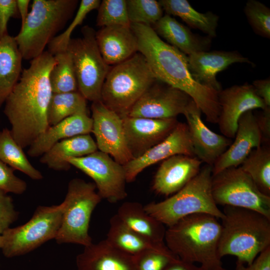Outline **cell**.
I'll use <instances>...</instances> for the list:
<instances>
[{"label":"cell","instance_id":"1","mask_svg":"<svg viewBox=\"0 0 270 270\" xmlns=\"http://www.w3.org/2000/svg\"><path fill=\"white\" fill-rule=\"evenodd\" d=\"M55 64L48 50L31 60L4 102V112L11 124V134L22 148L50 126L48 110L52 92L49 76Z\"/></svg>","mask_w":270,"mask_h":270},{"label":"cell","instance_id":"2","mask_svg":"<svg viewBox=\"0 0 270 270\" xmlns=\"http://www.w3.org/2000/svg\"><path fill=\"white\" fill-rule=\"evenodd\" d=\"M138 52L146 60L155 78L188 95L211 124H217L220 112L218 92L198 82L188 66V56L164 42L150 26L131 24Z\"/></svg>","mask_w":270,"mask_h":270},{"label":"cell","instance_id":"3","mask_svg":"<svg viewBox=\"0 0 270 270\" xmlns=\"http://www.w3.org/2000/svg\"><path fill=\"white\" fill-rule=\"evenodd\" d=\"M218 220L205 214L186 216L167 228L164 243L180 260L212 270L222 265L218 252L221 232Z\"/></svg>","mask_w":270,"mask_h":270},{"label":"cell","instance_id":"4","mask_svg":"<svg viewBox=\"0 0 270 270\" xmlns=\"http://www.w3.org/2000/svg\"><path fill=\"white\" fill-rule=\"evenodd\" d=\"M218 255L232 256L248 265L270 246V218L256 211L224 206Z\"/></svg>","mask_w":270,"mask_h":270},{"label":"cell","instance_id":"5","mask_svg":"<svg viewBox=\"0 0 270 270\" xmlns=\"http://www.w3.org/2000/svg\"><path fill=\"white\" fill-rule=\"evenodd\" d=\"M78 0H34L26 20L14 36L22 58L32 60L40 56L46 46L72 18Z\"/></svg>","mask_w":270,"mask_h":270},{"label":"cell","instance_id":"6","mask_svg":"<svg viewBox=\"0 0 270 270\" xmlns=\"http://www.w3.org/2000/svg\"><path fill=\"white\" fill-rule=\"evenodd\" d=\"M212 166L206 164L179 191L162 201L144 206V210L167 227L194 214H208L220 220L224 214L212 196Z\"/></svg>","mask_w":270,"mask_h":270},{"label":"cell","instance_id":"7","mask_svg":"<svg viewBox=\"0 0 270 270\" xmlns=\"http://www.w3.org/2000/svg\"><path fill=\"white\" fill-rule=\"evenodd\" d=\"M156 80L144 56L137 52L110 68L102 86L101 101L122 118Z\"/></svg>","mask_w":270,"mask_h":270},{"label":"cell","instance_id":"8","mask_svg":"<svg viewBox=\"0 0 270 270\" xmlns=\"http://www.w3.org/2000/svg\"><path fill=\"white\" fill-rule=\"evenodd\" d=\"M94 182L80 178L71 180L62 202L60 226L55 240L58 244H92L88 228L92 213L102 200Z\"/></svg>","mask_w":270,"mask_h":270},{"label":"cell","instance_id":"9","mask_svg":"<svg viewBox=\"0 0 270 270\" xmlns=\"http://www.w3.org/2000/svg\"><path fill=\"white\" fill-rule=\"evenodd\" d=\"M81 32V37L70 40L66 50L72 57L78 92L86 100L100 101L110 66L100 52L94 30L87 25L82 28Z\"/></svg>","mask_w":270,"mask_h":270},{"label":"cell","instance_id":"10","mask_svg":"<svg viewBox=\"0 0 270 270\" xmlns=\"http://www.w3.org/2000/svg\"><path fill=\"white\" fill-rule=\"evenodd\" d=\"M63 208L62 202L58 205L40 206L24 224L6 230L2 234L4 256L12 258L24 255L55 239L60 226Z\"/></svg>","mask_w":270,"mask_h":270},{"label":"cell","instance_id":"11","mask_svg":"<svg viewBox=\"0 0 270 270\" xmlns=\"http://www.w3.org/2000/svg\"><path fill=\"white\" fill-rule=\"evenodd\" d=\"M211 188L217 205L249 209L270 218V196L262 192L240 166L212 175Z\"/></svg>","mask_w":270,"mask_h":270},{"label":"cell","instance_id":"12","mask_svg":"<svg viewBox=\"0 0 270 270\" xmlns=\"http://www.w3.org/2000/svg\"><path fill=\"white\" fill-rule=\"evenodd\" d=\"M68 162L92 178L102 199L114 204L127 196L124 167L108 154L97 150L84 156L69 158Z\"/></svg>","mask_w":270,"mask_h":270},{"label":"cell","instance_id":"13","mask_svg":"<svg viewBox=\"0 0 270 270\" xmlns=\"http://www.w3.org/2000/svg\"><path fill=\"white\" fill-rule=\"evenodd\" d=\"M92 128L98 150L124 166L132 160L126 142L122 118L101 100L92 102Z\"/></svg>","mask_w":270,"mask_h":270},{"label":"cell","instance_id":"14","mask_svg":"<svg viewBox=\"0 0 270 270\" xmlns=\"http://www.w3.org/2000/svg\"><path fill=\"white\" fill-rule=\"evenodd\" d=\"M192 100L184 92L156 80L126 116L155 119L176 118L184 114Z\"/></svg>","mask_w":270,"mask_h":270},{"label":"cell","instance_id":"15","mask_svg":"<svg viewBox=\"0 0 270 270\" xmlns=\"http://www.w3.org/2000/svg\"><path fill=\"white\" fill-rule=\"evenodd\" d=\"M220 112L218 124L222 134L234 138L240 117L245 112L268 107L252 84L234 85L218 92Z\"/></svg>","mask_w":270,"mask_h":270},{"label":"cell","instance_id":"16","mask_svg":"<svg viewBox=\"0 0 270 270\" xmlns=\"http://www.w3.org/2000/svg\"><path fill=\"white\" fill-rule=\"evenodd\" d=\"M176 154L196 156L186 123L178 122L164 140L122 166L126 182H134L146 168Z\"/></svg>","mask_w":270,"mask_h":270},{"label":"cell","instance_id":"17","mask_svg":"<svg viewBox=\"0 0 270 270\" xmlns=\"http://www.w3.org/2000/svg\"><path fill=\"white\" fill-rule=\"evenodd\" d=\"M122 118L127 146L134 158L164 140L179 122L176 118L155 119L127 116Z\"/></svg>","mask_w":270,"mask_h":270},{"label":"cell","instance_id":"18","mask_svg":"<svg viewBox=\"0 0 270 270\" xmlns=\"http://www.w3.org/2000/svg\"><path fill=\"white\" fill-rule=\"evenodd\" d=\"M202 112L192 100L183 115L186 120L195 156L202 162L212 166L227 150L232 139L210 130L202 119Z\"/></svg>","mask_w":270,"mask_h":270},{"label":"cell","instance_id":"19","mask_svg":"<svg viewBox=\"0 0 270 270\" xmlns=\"http://www.w3.org/2000/svg\"><path fill=\"white\" fill-rule=\"evenodd\" d=\"M234 142L212 166V175L240 166L251 151L262 144V137L252 110L241 115Z\"/></svg>","mask_w":270,"mask_h":270},{"label":"cell","instance_id":"20","mask_svg":"<svg viewBox=\"0 0 270 270\" xmlns=\"http://www.w3.org/2000/svg\"><path fill=\"white\" fill-rule=\"evenodd\" d=\"M202 164L196 156L184 154L174 155L164 160L154 176L152 190L160 195L174 194L198 174Z\"/></svg>","mask_w":270,"mask_h":270},{"label":"cell","instance_id":"21","mask_svg":"<svg viewBox=\"0 0 270 270\" xmlns=\"http://www.w3.org/2000/svg\"><path fill=\"white\" fill-rule=\"evenodd\" d=\"M188 62L192 78L198 82L218 92L222 90L216 79L218 72L234 63L252 64L248 58L236 50L200 52L188 56Z\"/></svg>","mask_w":270,"mask_h":270},{"label":"cell","instance_id":"22","mask_svg":"<svg viewBox=\"0 0 270 270\" xmlns=\"http://www.w3.org/2000/svg\"><path fill=\"white\" fill-rule=\"evenodd\" d=\"M84 248L76 256V270H136L135 256L106 239Z\"/></svg>","mask_w":270,"mask_h":270},{"label":"cell","instance_id":"23","mask_svg":"<svg viewBox=\"0 0 270 270\" xmlns=\"http://www.w3.org/2000/svg\"><path fill=\"white\" fill-rule=\"evenodd\" d=\"M100 52L109 65H116L138 52L136 38L130 26H112L101 28L96 32Z\"/></svg>","mask_w":270,"mask_h":270},{"label":"cell","instance_id":"24","mask_svg":"<svg viewBox=\"0 0 270 270\" xmlns=\"http://www.w3.org/2000/svg\"><path fill=\"white\" fill-rule=\"evenodd\" d=\"M92 128V120L88 112L74 114L50 126L29 146L28 154L31 157L42 156L58 142L80 134H90Z\"/></svg>","mask_w":270,"mask_h":270},{"label":"cell","instance_id":"25","mask_svg":"<svg viewBox=\"0 0 270 270\" xmlns=\"http://www.w3.org/2000/svg\"><path fill=\"white\" fill-rule=\"evenodd\" d=\"M152 28L159 37L186 55L207 51L212 43L211 38L194 34L188 27L167 14Z\"/></svg>","mask_w":270,"mask_h":270},{"label":"cell","instance_id":"26","mask_svg":"<svg viewBox=\"0 0 270 270\" xmlns=\"http://www.w3.org/2000/svg\"><path fill=\"white\" fill-rule=\"evenodd\" d=\"M98 150L96 142L90 134L76 136L60 140L46 152L41 163L56 171H67L71 167L70 158H80Z\"/></svg>","mask_w":270,"mask_h":270},{"label":"cell","instance_id":"27","mask_svg":"<svg viewBox=\"0 0 270 270\" xmlns=\"http://www.w3.org/2000/svg\"><path fill=\"white\" fill-rule=\"evenodd\" d=\"M116 214L130 228L152 242H164L165 226L150 215L140 203L124 202L118 208Z\"/></svg>","mask_w":270,"mask_h":270},{"label":"cell","instance_id":"28","mask_svg":"<svg viewBox=\"0 0 270 270\" xmlns=\"http://www.w3.org/2000/svg\"><path fill=\"white\" fill-rule=\"evenodd\" d=\"M22 60L14 37L0 39V108L20 78Z\"/></svg>","mask_w":270,"mask_h":270},{"label":"cell","instance_id":"29","mask_svg":"<svg viewBox=\"0 0 270 270\" xmlns=\"http://www.w3.org/2000/svg\"><path fill=\"white\" fill-rule=\"evenodd\" d=\"M106 239L116 248L134 256L166 245L164 242L154 243L134 232L126 225L116 214L110 220V228Z\"/></svg>","mask_w":270,"mask_h":270},{"label":"cell","instance_id":"30","mask_svg":"<svg viewBox=\"0 0 270 270\" xmlns=\"http://www.w3.org/2000/svg\"><path fill=\"white\" fill-rule=\"evenodd\" d=\"M166 14L180 17L190 27L198 29L211 38L216 36L219 18L212 12L201 13L194 9L186 0L158 1Z\"/></svg>","mask_w":270,"mask_h":270},{"label":"cell","instance_id":"31","mask_svg":"<svg viewBox=\"0 0 270 270\" xmlns=\"http://www.w3.org/2000/svg\"><path fill=\"white\" fill-rule=\"evenodd\" d=\"M0 160L34 180L43 178L42 174L28 159L23 148L7 128L0 131Z\"/></svg>","mask_w":270,"mask_h":270},{"label":"cell","instance_id":"32","mask_svg":"<svg viewBox=\"0 0 270 270\" xmlns=\"http://www.w3.org/2000/svg\"><path fill=\"white\" fill-rule=\"evenodd\" d=\"M263 194L270 196V147L253 149L240 166Z\"/></svg>","mask_w":270,"mask_h":270},{"label":"cell","instance_id":"33","mask_svg":"<svg viewBox=\"0 0 270 270\" xmlns=\"http://www.w3.org/2000/svg\"><path fill=\"white\" fill-rule=\"evenodd\" d=\"M86 100L78 92L52 93L48 110L50 126L81 112H88Z\"/></svg>","mask_w":270,"mask_h":270},{"label":"cell","instance_id":"34","mask_svg":"<svg viewBox=\"0 0 270 270\" xmlns=\"http://www.w3.org/2000/svg\"><path fill=\"white\" fill-rule=\"evenodd\" d=\"M56 64L50 73L52 93H63L78 90V82L72 60L66 50L54 55Z\"/></svg>","mask_w":270,"mask_h":270},{"label":"cell","instance_id":"35","mask_svg":"<svg viewBox=\"0 0 270 270\" xmlns=\"http://www.w3.org/2000/svg\"><path fill=\"white\" fill-rule=\"evenodd\" d=\"M128 16L130 24L152 27L163 15V9L156 0H126Z\"/></svg>","mask_w":270,"mask_h":270},{"label":"cell","instance_id":"36","mask_svg":"<svg viewBox=\"0 0 270 270\" xmlns=\"http://www.w3.org/2000/svg\"><path fill=\"white\" fill-rule=\"evenodd\" d=\"M100 0H82L70 24L61 34L56 36L48 45V51L52 55L66 50L71 34L77 26L81 24L87 14L94 10L98 9Z\"/></svg>","mask_w":270,"mask_h":270},{"label":"cell","instance_id":"37","mask_svg":"<svg viewBox=\"0 0 270 270\" xmlns=\"http://www.w3.org/2000/svg\"><path fill=\"white\" fill-rule=\"evenodd\" d=\"M98 10L96 23L98 26H130L126 0H103L100 1Z\"/></svg>","mask_w":270,"mask_h":270},{"label":"cell","instance_id":"38","mask_svg":"<svg viewBox=\"0 0 270 270\" xmlns=\"http://www.w3.org/2000/svg\"><path fill=\"white\" fill-rule=\"evenodd\" d=\"M248 22L254 32L262 37L270 38V9L256 0H249L244 8Z\"/></svg>","mask_w":270,"mask_h":270},{"label":"cell","instance_id":"39","mask_svg":"<svg viewBox=\"0 0 270 270\" xmlns=\"http://www.w3.org/2000/svg\"><path fill=\"white\" fill-rule=\"evenodd\" d=\"M135 256L136 270H164L179 258L166 244L159 248L146 250Z\"/></svg>","mask_w":270,"mask_h":270},{"label":"cell","instance_id":"40","mask_svg":"<svg viewBox=\"0 0 270 270\" xmlns=\"http://www.w3.org/2000/svg\"><path fill=\"white\" fill-rule=\"evenodd\" d=\"M14 170L0 160V190L6 193L22 194L27 188V184L16 176Z\"/></svg>","mask_w":270,"mask_h":270},{"label":"cell","instance_id":"41","mask_svg":"<svg viewBox=\"0 0 270 270\" xmlns=\"http://www.w3.org/2000/svg\"><path fill=\"white\" fill-rule=\"evenodd\" d=\"M12 198L0 190V234H2L18 218Z\"/></svg>","mask_w":270,"mask_h":270},{"label":"cell","instance_id":"42","mask_svg":"<svg viewBox=\"0 0 270 270\" xmlns=\"http://www.w3.org/2000/svg\"><path fill=\"white\" fill-rule=\"evenodd\" d=\"M20 18L16 0H0V39L8 35V23L10 18Z\"/></svg>","mask_w":270,"mask_h":270},{"label":"cell","instance_id":"43","mask_svg":"<svg viewBox=\"0 0 270 270\" xmlns=\"http://www.w3.org/2000/svg\"><path fill=\"white\" fill-rule=\"evenodd\" d=\"M234 270H270V246L260 253L249 265L246 266L237 260Z\"/></svg>","mask_w":270,"mask_h":270},{"label":"cell","instance_id":"44","mask_svg":"<svg viewBox=\"0 0 270 270\" xmlns=\"http://www.w3.org/2000/svg\"><path fill=\"white\" fill-rule=\"evenodd\" d=\"M256 122L262 137V142L270 146V106H268L257 115Z\"/></svg>","mask_w":270,"mask_h":270},{"label":"cell","instance_id":"45","mask_svg":"<svg viewBox=\"0 0 270 270\" xmlns=\"http://www.w3.org/2000/svg\"><path fill=\"white\" fill-rule=\"evenodd\" d=\"M252 85L258 96L263 100L267 106H270V78L256 80Z\"/></svg>","mask_w":270,"mask_h":270},{"label":"cell","instance_id":"46","mask_svg":"<svg viewBox=\"0 0 270 270\" xmlns=\"http://www.w3.org/2000/svg\"><path fill=\"white\" fill-rule=\"evenodd\" d=\"M164 270H205L195 264L182 260L180 258L170 263Z\"/></svg>","mask_w":270,"mask_h":270},{"label":"cell","instance_id":"47","mask_svg":"<svg viewBox=\"0 0 270 270\" xmlns=\"http://www.w3.org/2000/svg\"><path fill=\"white\" fill-rule=\"evenodd\" d=\"M18 12L21 18V26L24 24L28 17L30 0H16Z\"/></svg>","mask_w":270,"mask_h":270},{"label":"cell","instance_id":"48","mask_svg":"<svg viewBox=\"0 0 270 270\" xmlns=\"http://www.w3.org/2000/svg\"><path fill=\"white\" fill-rule=\"evenodd\" d=\"M212 270H227L222 267V265L219 266Z\"/></svg>","mask_w":270,"mask_h":270},{"label":"cell","instance_id":"49","mask_svg":"<svg viewBox=\"0 0 270 270\" xmlns=\"http://www.w3.org/2000/svg\"><path fill=\"white\" fill-rule=\"evenodd\" d=\"M3 244V238L2 234H0V248H2Z\"/></svg>","mask_w":270,"mask_h":270}]
</instances>
